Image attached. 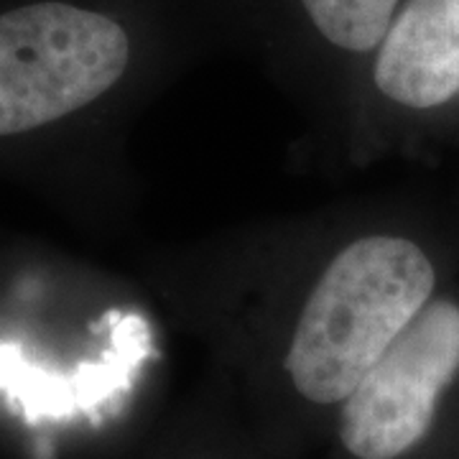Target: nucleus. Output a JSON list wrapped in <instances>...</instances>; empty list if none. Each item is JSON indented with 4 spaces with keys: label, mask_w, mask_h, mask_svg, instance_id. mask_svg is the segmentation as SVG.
Masks as SVG:
<instances>
[{
    "label": "nucleus",
    "mask_w": 459,
    "mask_h": 459,
    "mask_svg": "<svg viewBox=\"0 0 459 459\" xmlns=\"http://www.w3.org/2000/svg\"><path fill=\"white\" fill-rule=\"evenodd\" d=\"M434 268L411 240L373 235L342 250L299 319L286 370L314 403H340L427 307Z\"/></svg>",
    "instance_id": "nucleus-1"
},
{
    "label": "nucleus",
    "mask_w": 459,
    "mask_h": 459,
    "mask_svg": "<svg viewBox=\"0 0 459 459\" xmlns=\"http://www.w3.org/2000/svg\"><path fill=\"white\" fill-rule=\"evenodd\" d=\"M131 29L108 11L39 0L0 13V135L47 126L123 80Z\"/></svg>",
    "instance_id": "nucleus-2"
},
{
    "label": "nucleus",
    "mask_w": 459,
    "mask_h": 459,
    "mask_svg": "<svg viewBox=\"0 0 459 459\" xmlns=\"http://www.w3.org/2000/svg\"><path fill=\"white\" fill-rule=\"evenodd\" d=\"M459 370V307L427 304L344 398L340 437L358 459H395L427 437Z\"/></svg>",
    "instance_id": "nucleus-3"
},
{
    "label": "nucleus",
    "mask_w": 459,
    "mask_h": 459,
    "mask_svg": "<svg viewBox=\"0 0 459 459\" xmlns=\"http://www.w3.org/2000/svg\"><path fill=\"white\" fill-rule=\"evenodd\" d=\"M376 87L427 110L459 95V0H406L376 49Z\"/></svg>",
    "instance_id": "nucleus-4"
},
{
    "label": "nucleus",
    "mask_w": 459,
    "mask_h": 459,
    "mask_svg": "<svg viewBox=\"0 0 459 459\" xmlns=\"http://www.w3.org/2000/svg\"><path fill=\"white\" fill-rule=\"evenodd\" d=\"M309 31L329 49L370 54L380 47L401 0H291Z\"/></svg>",
    "instance_id": "nucleus-5"
}]
</instances>
